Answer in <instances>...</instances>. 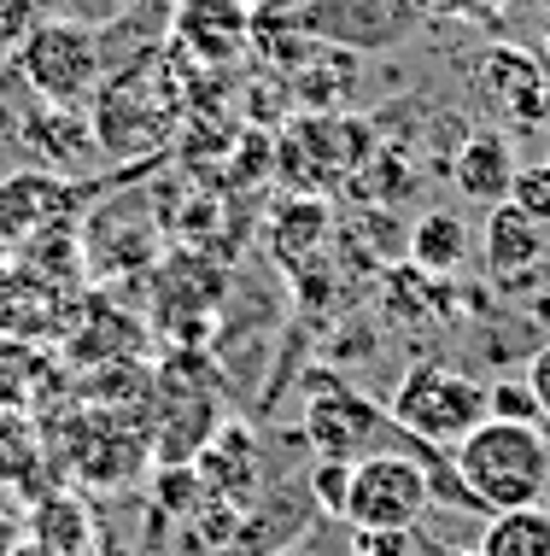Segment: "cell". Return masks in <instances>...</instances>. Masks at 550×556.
Instances as JSON below:
<instances>
[{"label": "cell", "mask_w": 550, "mask_h": 556, "mask_svg": "<svg viewBox=\"0 0 550 556\" xmlns=\"http://www.w3.org/2000/svg\"><path fill=\"white\" fill-rule=\"evenodd\" d=\"M451 469L463 480V492L474 498L481 516H503V509H533L550 498V440L545 428H515L493 422L469 433L451 451Z\"/></svg>", "instance_id": "obj_1"}, {"label": "cell", "mask_w": 550, "mask_h": 556, "mask_svg": "<svg viewBox=\"0 0 550 556\" xmlns=\"http://www.w3.org/2000/svg\"><path fill=\"white\" fill-rule=\"evenodd\" d=\"M539 258H545L539 223L522 217L515 205H493V217H486V269H493L498 281H515L522 269H533Z\"/></svg>", "instance_id": "obj_11"}, {"label": "cell", "mask_w": 550, "mask_h": 556, "mask_svg": "<svg viewBox=\"0 0 550 556\" xmlns=\"http://www.w3.org/2000/svg\"><path fill=\"white\" fill-rule=\"evenodd\" d=\"M422 18H474V0H410Z\"/></svg>", "instance_id": "obj_24"}, {"label": "cell", "mask_w": 550, "mask_h": 556, "mask_svg": "<svg viewBox=\"0 0 550 556\" xmlns=\"http://www.w3.org/2000/svg\"><path fill=\"white\" fill-rule=\"evenodd\" d=\"M451 176H457V188H463V200L503 205L510 188H515V176H522V164H515V153H510V135H498V129L469 135L463 153H457V164H451Z\"/></svg>", "instance_id": "obj_9"}, {"label": "cell", "mask_w": 550, "mask_h": 556, "mask_svg": "<svg viewBox=\"0 0 550 556\" xmlns=\"http://www.w3.org/2000/svg\"><path fill=\"white\" fill-rule=\"evenodd\" d=\"M469 258V223L457 212H427L415 217L410 229V264L427 269V276H451V269H463Z\"/></svg>", "instance_id": "obj_13"}, {"label": "cell", "mask_w": 550, "mask_h": 556, "mask_svg": "<svg viewBox=\"0 0 550 556\" xmlns=\"http://www.w3.org/2000/svg\"><path fill=\"white\" fill-rule=\"evenodd\" d=\"M170 24H176V41L193 53H205V59H229L252 29L241 0H176Z\"/></svg>", "instance_id": "obj_10"}, {"label": "cell", "mask_w": 550, "mask_h": 556, "mask_svg": "<svg viewBox=\"0 0 550 556\" xmlns=\"http://www.w3.org/2000/svg\"><path fill=\"white\" fill-rule=\"evenodd\" d=\"M386 416H393V428L405 440L457 451L486 422V381H474V375L451 369V364H410L393 404H386Z\"/></svg>", "instance_id": "obj_4"}, {"label": "cell", "mask_w": 550, "mask_h": 556, "mask_svg": "<svg viewBox=\"0 0 550 556\" xmlns=\"http://www.w3.org/2000/svg\"><path fill=\"white\" fill-rule=\"evenodd\" d=\"M12 65H18V77L36 88V100L48 112H82L94 106L100 83H106V48H100V36L77 18H41L29 29V41L18 53H12Z\"/></svg>", "instance_id": "obj_3"}, {"label": "cell", "mask_w": 550, "mask_h": 556, "mask_svg": "<svg viewBox=\"0 0 550 556\" xmlns=\"http://www.w3.org/2000/svg\"><path fill=\"white\" fill-rule=\"evenodd\" d=\"M299 556H317V551H299Z\"/></svg>", "instance_id": "obj_30"}, {"label": "cell", "mask_w": 550, "mask_h": 556, "mask_svg": "<svg viewBox=\"0 0 550 556\" xmlns=\"http://www.w3.org/2000/svg\"><path fill=\"white\" fill-rule=\"evenodd\" d=\"M112 12H141V7H153V0H106Z\"/></svg>", "instance_id": "obj_27"}, {"label": "cell", "mask_w": 550, "mask_h": 556, "mask_svg": "<svg viewBox=\"0 0 550 556\" xmlns=\"http://www.w3.org/2000/svg\"><path fill=\"white\" fill-rule=\"evenodd\" d=\"M41 440H29V422L18 410H0V480H36Z\"/></svg>", "instance_id": "obj_17"}, {"label": "cell", "mask_w": 550, "mask_h": 556, "mask_svg": "<svg viewBox=\"0 0 550 556\" xmlns=\"http://www.w3.org/2000/svg\"><path fill=\"white\" fill-rule=\"evenodd\" d=\"M12 556H53V551H41V545H36V539H24V545H18V551H12Z\"/></svg>", "instance_id": "obj_28"}, {"label": "cell", "mask_w": 550, "mask_h": 556, "mask_svg": "<svg viewBox=\"0 0 550 556\" xmlns=\"http://www.w3.org/2000/svg\"><path fill=\"white\" fill-rule=\"evenodd\" d=\"M434 504L422 463L410 451H375V457L351 463V492H346V528L351 533H410L422 509Z\"/></svg>", "instance_id": "obj_5"}, {"label": "cell", "mask_w": 550, "mask_h": 556, "mask_svg": "<svg viewBox=\"0 0 550 556\" xmlns=\"http://www.w3.org/2000/svg\"><path fill=\"white\" fill-rule=\"evenodd\" d=\"M451 556H481V551H451Z\"/></svg>", "instance_id": "obj_29"}, {"label": "cell", "mask_w": 550, "mask_h": 556, "mask_svg": "<svg viewBox=\"0 0 550 556\" xmlns=\"http://www.w3.org/2000/svg\"><path fill=\"white\" fill-rule=\"evenodd\" d=\"M545 164H550V159H545Z\"/></svg>", "instance_id": "obj_31"}, {"label": "cell", "mask_w": 550, "mask_h": 556, "mask_svg": "<svg viewBox=\"0 0 550 556\" xmlns=\"http://www.w3.org/2000/svg\"><path fill=\"white\" fill-rule=\"evenodd\" d=\"M36 375H41V345L0 340V410H24L36 399Z\"/></svg>", "instance_id": "obj_16"}, {"label": "cell", "mask_w": 550, "mask_h": 556, "mask_svg": "<svg viewBox=\"0 0 550 556\" xmlns=\"http://www.w3.org/2000/svg\"><path fill=\"white\" fill-rule=\"evenodd\" d=\"M486 416H493V422H515V428L545 422V410H539V399H533L527 381H493L486 387Z\"/></svg>", "instance_id": "obj_18"}, {"label": "cell", "mask_w": 550, "mask_h": 556, "mask_svg": "<svg viewBox=\"0 0 550 556\" xmlns=\"http://www.w3.org/2000/svg\"><path fill=\"white\" fill-rule=\"evenodd\" d=\"M310 504L322 509V516H346V492H351V463H317L305 480Z\"/></svg>", "instance_id": "obj_19"}, {"label": "cell", "mask_w": 550, "mask_h": 556, "mask_svg": "<svg viewBox=\"0 0 550 556\" xmlns=\"http://www.w3.org/2000/svg\"><path fill=\"white\" fill-rule=\"evenodd\" d=\"M41 24V0H0V53H18Z\"/></svg>", "instance_id": "obj_21"}, {"label": "cell", "mask_w": 550, "mask_h": 556, "mask_svg": "<svg viewBox=\"0 0 550 556\" xmlns=\"http://www.w3.org/2000/svg\"><path fill=\"white\" fill-rule=\"evenodd\" d=\"M481 556H550V509H503V516H486L481 533Z\"/></svg>", "instance_id": "obj_14"}, {"label": "cell", "mask_w": 550, "mask_h": 556, "mask_svg": "<svg viewBox=\"0 0 550 556\" xmlns=\"http://www.w3.org/2000/svg\"><path fill=\"white\" fill-rule=\"evenodd\" d=\"M503 7H510V0H474V18H498Z\"/></svg>", "instance_id": "obj_26"}, {"label": "cell", "mask_w": 550, "mask_h": 556, "mask_svg": "<svg viewBox=\"0 0 550 556\" xmlns=\"http://www.w3.org/2000/svg\"><path fill=\"white\" fill-rule=\"evenodd\" d=\"M53 200H65V188L53 182V176H12L7 188H0V240H29L36 229H48L53 217Z\"/></svg>", "instance_id": "obj_12"}, {"label": "cell", "mask_w": 550, "mask_h": 556, "mask_svg": "<svg viewBox=\"0 0 550 556\" xmlns=\"http://www.w3.org/2000/svg\"><path fill=\"white\" fill-rule=\"evenodd\" d=\"M88 112H94L88 117V135H94L100 153H112V159L158 153L176 129V94H170L165 71H158V53L112 65Z\"/></svg>", "instance_id": "obj_2"}, {"label": "cell", "mask_w": 550, "mask_h": 556, "mask_svg": "<svg viewBox=\"0 0 550 556\" xmlns=\"http://www.w3.org/2000/svg\"><path fill=\"white\" fill-rule=\"evenodd\" d=\"M24 545V528H18V516H12L7 504H0V556H12Z\"/></svg>", "instance_id": "obj_25"}, {"label": "cell", "mask_w": 550, "mask_h": 556, "mask_svg": "<svg viewBox=\"0 0 550 556\" xmlns=\"http://www.w3.org/2000/svg\"><path fill=\"white\" fill-rule=\"evenodd\" d=\"M386 433L398 440L393 416H386L375 399L351 393V387H340V381L322 387L305 410V440L317 451V463H363V457H375V451H386Z\"/></svg>", "instance_id": "obj_7"}, {"label": "cell", "mask_w": 550, "mask_h": 556, "mask_svg": "<svg viewBox=\"0 0 550 556\" xmlns=\"http://www.w3.org/2000/svg\"><path fill=\"white\" fill-rule=\"evenodd\" d=\"M527 387H533V399H539V410H545V422H550V345H539V352H533Z\"/></svg>", "instance_id": "obj_23"}, {"label": "cell", "mask_w": 550, "mask_h": 556, "mask_svg": "<svg viewBox=\"0 0 550 556\" xmlns=\"http://www.w3.org/2000/svg\"><path fill=\"white\" fill-rule=\"evenodd\" d=\"M29 539L53 556H94V528H88V509L77 498H41Z\"/></svg>", "instance_id": "obj_15"}, {"label": "cell", "mask_w": 550, "mask_h": 556, "mask_svg": "<svg viewBox=\"0 0 550 556\" xmlns=\"http://www.w3.org/2000/svg\"><path fill=\"white\" fill-rule=\"evenodd\" d=\"M503 205H515L522 217H533L545 229V223H550V164H533V170L515 176V188H510V200H503Z\"/></svg>", "instance_id": "obj_20"}, {"label": "cell", "mask_w": 550, "mask_h": 556, "mask_svg": "<svg viewBox=\"0 0 550 556\" xmlns=\"http://www.w3.org/2000/svg\"><path fill=\"white\" fill-rule=\"evenodd\" d=\"M415 24H422V12L410 0H299L293 7V29L340 53H386L410 41Z\"/></svg>", "instance_id": "obj_6"}, {"label": "cell", "mask_w": 550, "mask_h": 556, "mask_svg": "<svg viewBox=\"0 0 550 556\" xmlns=\"http://www.w3.org/2000/svg\"><path fill=\"white\" fill-rule=\"evenodd\" d=\"M358 556H410V533H351Z\"/></svg>", "instance_id": "obj_22"}, {"label": "cell", "mask_w": 550, "mask_h": 556, "mask_svg": "<svg viewBox=\"0 0 550 556\" xmlns=\"http://www.w3.org/2000/svg\"><path fill=\"white\" fill-rule=\"evenodd\" d=\"M474 88L515 129H539L550 112V71L527 48H486L481 65H474Z\"/></svg>", "instance_id": "obj_8"}]
</instances>
